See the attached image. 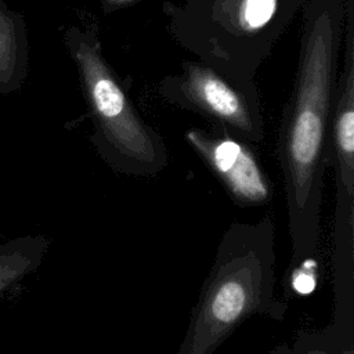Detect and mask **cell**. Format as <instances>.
I'll list each match as a JSON object with an SVG mask.
<instances>
[{
	"instance_id": "obj_4",
	"label": "cell",
	"mask_w": 354,
	"mask_h": 354,
	"mask_svg": "<svg viewBox=\"0 0 354 354\" xmlns=\"http://www.w3.org/2000/svg\"><path fill=\"white\" fill-rule=\"evenodd\" d=\"M64 44L76 66L93 124L90 142L115 173L152 177L167 166L162 136L137 111L126 84L106 61L97 22L71 25Z\"/></svg>"
},
{
	"instance_id": "obj_1",
	"label": "cell",
	"mask_w": 354,
	"mask_h": 354,
	"mask_svg": "<svg viewBox=\"0 0 354 354\" xmlns=\"http://www.w3.org/2000/svg\"><path fill=\"white\" fill-rule=\"evenodd\" d=\"M301 8L297 69L282 109L275 149L292 241L289 270L295 271L318 252L344 0H307Z\"/></svg>"
},
{
	"instance_id": "obj_12",
	"label": "cell",
	"mask_w": 354,
	"mask_h": 354,
	"mask_svg": "<svg viewBox=\"0 0 354 354\" xmlns=\"http://www.w3.org/2000/svg\"><path fill=\"white\" fill-rule=\"evenodd\" d=\"M333 354H354V346H347V347H343L340 350H337L336 353Z\"/></svg>"
},
{
	"instance_id": "obj_10",
	"label": "cell",
	"mask_w": 354,
	"mask_h": 354,
	"mask_svg": "<svg viewBox=\"0 0 354 354\" xmlns=\"http://www.w3.org/2000/svg\"><path fill=\"white\" fill-rule=\"evenodd\" d=\"M140 0H98L100 7L102 10V12L105 15H109L112 12H116L119 10L127 8L136 3H138Z\"/></svg>"
},
{
	"instance_id": "obj_3",
	"label": "cell",
	"mask_w": 354,
	"mask_h": 354,
	"mask_svg": "<svg viewBox=\"0 0 354 354\" xmlns=\"http://www.w3.org/2000/svg\"><path fill=\"white\" fill-rule=\"evenodd\" d=\"M303 4L304 0H166L162 12L180 47L260 101L257 69Z\"/></svg>"
},
{
	"instance_id": "obj_11",
	"label": "cell",
	"mask_w": 354,
	"mask_h": 354,
	"mask_svg": "<svg viewBox=\"0 0 354 354\" xmlns=\"http://www.w3.org/2000/svg\"><path fill=\"white\" fill-rule=\"evenodd\" d=\"M268 354H295L293 350H292V346H288V344H278L275 346Z\"/></svg>"
},
{
	"instance_id": "obj_8",
	"label": "cell",
	"mask_w": 354,
	"mask_h": 354,
	"mask_svg": "<svg viewBox=\"0 0 354 354\" xmlns=\"http://www.w3.org/2000/svg\"><path fill=\"white\" fill-rule=\"evenodd\" d=\"M48 245L43 235L0 241V299L15 292L40 267Z\"/></svg>"
},
{
	"instance_id": "obj_7",
	"label": "cell",
	"mask_w": 354,
	"mask_h": 354,
	"mask_svg": "<svg viewBox=\"0 0 354 354\" xmlns=\"http://www.w3.org/2000/svg\"><path fill=\"white\" fill-rule=\"evenodd\" d=\"M29 69V40L25 17L0 0V95L17 93Z\"/></svg>"
},
{
	"instance_id": "obj_9",
	"label": "cell",
	"mask_w": 354,
	"mask_h": 354,
	"mask_svg": "<svg viewBox=\"0 0 354 354\" xmlns=\"http://www.w3.org/2000/svg\"><path fill=\"white\" fill-rule=\"evenodd\" d=\"M292 350L295 354H332L321 330H299Z\"/></svg>"
},
{
	"instance_id": "obj_2",
	"label": "cell",
	"mask_w": 354,
	"mask_h": 354,
	"mask_svg": "<svg viewBox=\"0 0 354 354\" xmlns=\"http://www.w3.org/2000/svg\"><path fill=\"white\" fill-rule=\"evenodd\" d=\"M275 223L235 221L224 231L176 354H214L249 318L283 321L288 303L275 296Z\"/></svg>"
},
{
	"instance_id": "obj_5",
	"label": "cell",
	"mask_w": 354,
	"mask_h": 354,
	"mask_svg": "<svg viewBox=\"0 0 354 354\" xmlns=\"http://www.w3.org/2000/svg\"><path fill=\"white\" fill-rule=\"evenodd\" d=\"M156 90L166 102L198 113L252 144L266 137L260 101L201 61H183L181 72L165 76Z\"/></svg>"
},
{
	"instance_id": "obj_6",
	"label": "cell",
	"mask_w": 354,
	"mask_h": 354,
	"mask_svg": "<svg viewBox=\"0 0 354 354\" xmlns=\"http://www.w3.org/2000/svg\"><path fill=\"white\" fill-rule=\"evenodd\" d=\"M184 141L220 181L231 201L241 207L263 206L272 199L271 180L252 142L212 124L191 127Z\"/></svg>"
}]
</instances>
